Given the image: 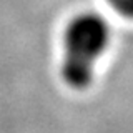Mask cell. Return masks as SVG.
<instances>
[{"label":"cell","instance_id":"6da1fadb","mask_svg":"<svg viewBox=\"0 0 133 133\" xmlns=\"http://www.w3.org/2000/svg\"><path fill=\"white\" fill-rule=\"evenodd\" d=\"M110 38V25L97 12L80 14L68 23L63 35L62 58V77L66 85L77 90L90 85Z\"/></svg>","mask_w":133,"mask_h":133},{"label":"cell","instance_id":"7a4b0ae2","mask_svg":"<svg viewBox=\"0 0 133 133\" xmlns=\"http://www.w3.org/2000/svg\"><path fill=\"white\" fill-rule=\"evenodd\" d=\"M108 3L123 17L133 18V0H108Z\"/></svg>","mask_w":133,"mask_h":133}]
</instances>
